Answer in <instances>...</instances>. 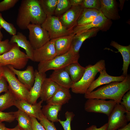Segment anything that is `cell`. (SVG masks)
I'll use <instances>...</instances> for the list:
<instances>
[{"mask_svg": "<svg viewBox=\"0 0 130 130\" xmlns=\"http://www.w3.org/2000/svg\"><path fill=\"white\" fill-rule=\"evenodd\" d=\"M46 16L39 0H22L19 8L16 23L20 29L25 30L31 24L41 25Z\"/></svg>", "mask_w": 130, "mask_h": 130, "instance_id": "obj_1", "label": "cell"}, {"mask_svg": "<svg viewBox=\"0 0 130 130\" xmlns=\"http://www.w3.org/2000/svg\"><path fill=\"white\" fill-rule=\"evenodd\" d=\"M130 90V75L127 74L122 81L114 82L106 84L96 90L85 94L84 97L87 99H109L120 104L124 95Z\"/></svg>", "mask_w": 130, "mask_h": 130, "instance_id": "obj_2", "label": "cell"}, {"mask_svg": "<svg viewBox=\"0 0 130 130\" xmlns=\"http://www.w3.org/2000/svg\"><path fill=\"white\" fill-rule=\"evenodd\" d=\"M85 71L80 79L74 83L71 88L72 92L77 94H85L97 73L105 67L104 60L101 59L92 65H89L85 67Z\"/></svg>", "mask_w": 130, "mask_h": 130, "instance_id": "obj_3", "label": "cell"}, {"mask_svg": "<svg viewBox=\"0 0 130 130\" xmlns=\"http://www.w3.org/2000/svg\"><path fill=\"white\" fill-rule=\"evenodd\" d=\"M80 57L79 54L75 53L70 48L65 54L57 56L50 60L39 63L37 70L39 72L46 73L49 70L65 68L72 64L78 62Z\"/></svg>", "mask_w": 130, "mask_h": 130, "instance_id": "obj_4", "label": "cell"}, {"mask_svg": "<svg viewBox=\"0 0 130 130\" xmlns=\"http://www.w3.org/2000/svg\"><path fill=\"white\" fill-rule=\"evenodd\" d=\"M29 59L26 54L21 51L15 43L9 51L0 55V63L3 66L10 65L18 70L24 68Z\"/></svg>", "mask_w": 130, "mask_h": 130, "instance_id": "obj_5", "label": "cell"}, {"mask_svg": "<svg viewBox=\"0 0 130 130\" xmlns=\"http://www.w3.org/2000/svg\"><path fill=\"white\" fill-rule=\"evenodd\" d=\"M3 76L7 83L8 90L13 94L16 99L27 101L29 90L18 80L7 66H4Z\"/></svg>", "mask_w": 130, "mask_h": 130, "instance_id": "obj_6", "label": "cell"}, {"mask_svg": "<svg viewBox=\"0 0 130 130\" xmlns=\"http://www.w3.org/2000/svg\"><path fill=\"white\" fill-rule=\"evenodd\" d=\"M41 26L47 32L51 40L73 33L72 31L66 29L62 24L59 17L54 15L47 16Z\"/></svg>", "mask_w": 130, "mask_h": 130, "instance_id": "obj_7", "label": "cell"}, {"mask_svg": "<svg viewBox=\"0 0 130 130\" xmlns=\"http://www.w3.org/2000/svg\"><path fill=\"white\" fill-rule=\"evenodd\" d=\"M117 103L112 100L89 99L85 102L84 108L87 112L103 113L108 117Z\"/></svg>", "mask_w": 130, "mask_h": 130, "instance_id": "obj_8", "label": "cell"}, {"mask_svg": "<svg viewBox=\"0 0 130 130\" xmlns=\"http://www.w3.org/2000/svg\"><path fill=\"white\" fill-rule=\"evenodd\" d=\"M27 29L29 31V41L34 50L40 47L51 40L48 32L41 25L31 24Z\"/></svg>", "mask_w": 130, "mask_h": 130, "instance_id": "obj_9", "label": "cell"}, {"mask_svg": "<svg viewBox=\"0 0 130 130\" xmlns=\"http://www.w3.org/2000/svg\"><path fill=\"white\" fill-rule=\"evenodd\" d=\"M126 110L120 103H117L108 117L107 130H117L128 124L125 113Z\"/></svg>", "mask_w": 130, "mask_h": 130, "instance_id": "obj_10", "label": "cell"}, {"mask_svg": "<svg viewBox=\"0 0 130 130\" xmlns=\"http://www.w3.org/2000/svg\"><path fill=\"white\" fill-rule=\"evenodd\" d=\"M83 9L81 5L72 6L59 17L63 26L67 30L72 31L77 26V22Z\"/></svg>", "mask_w": 130, "mask_h": 130, "instance_id": "obj_11", "label": "cell"}, {"mask_svg": "<svg viewBox=\"0 0 130 130\" xmlns=\"http://www.w3.org/2000/svg\"><path fill=\"white\" fill-rule=\"evenodd\" d=\"M112 23V20L105 17L101 12L92 22L87 24L77 26L72 31L75 34L91 29L97 28L102 32H106L110 29Z\"/></svg>", "mask_w": 130, "mask_h": 130, "instance_id": "obj_12", "label": "cell"}, {"mask_svg": "<svg viewBox=\"0 0 130 130\" xmlns=\"http://www.w3.org/2000/svg\"><path fill=\"white\" fill-rule=\"evenodd\" d=\"M56 56L54 40L52 39L40 47L34 50L33 61L39 63L48 61Z\"/></svg>", "mask_w": 130, "mask_h": 130, "instance_id": "obj_13", "label": "cell"}, {"mask_svg": "<svg viewBox=\"0 0 130 130\" xmlns=\"http://www.w3.org/2000/svg\"><path fill=\"white\" fill-rule=\"evenodd\" d=\"M7 66L17 76L18 80L30 90L33 85L35 80V72L33 67L29 65L25 70L20 71L10 65Z\"/></svg>", "mask_w": 130, "mask_h": 130, "instance_id": "obj_14", "label": "cell"}, {"mask_svg": "<svg viewBox=\"0 0 130 130\" xmlns=\"http://www.w3.org/2000/svg\"><path fill=\"white\" fill-rule=\"evenodd\" d=\"M43 101L41 100L38 103L32 104L26 100L16 99L14 106L30 117H35L39 120Z\"/></svg>", "mask_w": 130, "mask_h": 130, "instance_id": "obj_15", "label": "cell"}, {"mask_svg": "<svg viewBox=\"0 0 130 130\" xmlns=\"http://www.w3.org/2000/svg\"><path fill=\"white\" fill-rule=\"evenodd\" d=\"M99 72L100 73L99 76L92 82L85 94L91 92L98 87L102 85L114 82H121L125 78L122 75L118 76L109 75L106 72L105 67L101 70Z\"/></svg>", "mask_w": 130, "mask_h": 130, "instance_id": "obj_16", "label": "cell"}, {"mask_svg": "<svg viewBox=\"0 0 130 130\" xmlns=\"http://www.w3.org/2000/svg\"><path fill=\"white\" fill-rule=\"evenodd\" d=\"M101 7L100 11L107 19L112 20L119 19L117 3L115 0H100Z\"/></svg>", "mask_w": 130, "mask_h": 130, "instance_id": "obj_17", "label": "cell"}, {"mask_svg": "<svg viewBox=\"0 0 130 130\" xmlns=\"http://www.w3.org/2000/svg\"><path fill=\"white\" fill-rule=\"evenodd\" d=\"M35 80L32 87L29 90L27 101L34 104L37 103L38 99L40 97L43 83L46 78V73H40L37 70H35Z\"/></svg>", "mask_w": 130, "mask_h": 130, "instance_id": "obj_18", "label": "cell"}, {"mask_svg": "<svg viewBox=\"0 0 130 130\" xmlns=\"http://www.w3.org/2000/svg\"><path fill=\"white\" fill-rule=\"evenodd\" d=\"M100 31L98 28H94L75 34L71 48L75 53L79 54L80 49L84 42L87 39L96 36Z\"/></svg>", "mask_w": 130, "mask_h": 130, "instance_id": "obj_19", "label": "cell"}, {"mask_svg": "<svg viewBox=\"0 0 130 130\" xmlns=\"http://www.w3.org/2000/svg\"><path fill=\"white\" fill-rule=\"evenodd\" d=\"M49 78L59 86L69 89L73 84L65 68L53 70Z\"/></svg>", "mask_w": 130, "mask_h": 130, "instance_id": "obj_20", "label": "cell"}, {"mask_svg": "<svg viewBox=\"0 0 130 130\" xmlns=\"http://www.w3.org/2000/svg\"><path fill=\"white\" fill-rule=\"evenodd\" d=\"M9 41L11 43L17 44L20 47L23 48L25 50L26 53L29 59L33 61L34 50L25 35L19 32L16 34L12 36Z\"/></svg>", "mask_w": 130, "mask_h": 130, "instance_id": "obj_21", "label": "cell"}, {"mask_svg": "<svg viewBox=\"0 0 130 130\" xmlns=\"http://www.w3.org/2000/svg\"><path fill=\"white\" fill-rule=\"evenodd\" d=\"M59 86L50 78H46L42 85L40 98L43 101H47L55 94Z\"/></svg>", "mask_w": 130, "mask_h": 130, "instance_id": "obj_22", "label": "cell"}, {"mask_svg": "<svg viewBox=\"0 0 130 130\" xmlns=\"http://www.w3.org/2000/svg\"><path fill=\"white\" fill-rule=\"evenodd\" d=\"M110 45L116 49L122 56L123 61L122 75L126 77L128 74V69L130 64V45L123 46L115 41L112 40Z\"/></svg>", "mask_w": 130, "mask_h": 130, "instance_id": "obj_23", "label": "cell"}, {"mask_svg": "<svg viewBox=\"0 0 130 130\" xmlns=\"http://www.w3.org/2000/svg\"><path fill=\"white\" fill-rule=\"evenodd\" d=\"M75 34L72 33L54 39L57 56L65 54L69 51Z\"/></svg>", "mask_w": 130, "mask_h": 130, "instance_id": "obj_24", "label": "cell"}, {"mask_svg": "<svg viewBox=\"0 0 130 130\" xmlns=\"http://www.w3.org/2000/svg\"><path fill=\"white\" fill-rule=\"evenodd\" d=\"M71 98L69 89L59 86L54 95L46 102L47 104L62 105L68 103Z\"/></svg>", "mask_w": 130, "mask_h": 130, "instance_id": "obj_25", "label": "cell"}, {"mask_svg": "<svg viewBox=\"0 0 130 130\" xmlns=\"http://www.w3.org/2000/svg\"><path fill=\"white\" fill-rule=\"evenodd\" d=\"M62 106L58 104H47L42 106L41 112L49 120L53 123L58 122L60 119L58 117V114Z\"/></svg>", "mask_w": 130, "mask_h": 130, "instance_id": "obj_26", "label": "cell"}, {"mask_svg": "<svg viewBox=\"0 0 130 130\" xmlns=\"http://www.w3.org/2000/svg\"><path fill=\"white\" fill-rule=\"evenodd\" d=\"M74 83L79 81L83 76L85 67L81 66L78 62L72 64L65 68Z\"/></svg>", "mask_w": 130, "mask_h": 130, "instance_id": "obj_27", "label": "cell"}, {"mask_svg": "<svg viewBox=\"0 0 130 130\" xmlns=\"http://www.w3.org/2000/svg\"><path fill=\"white\" fill-rule=\"evenodd\" d=\"M101 12L100 10L96 9L84 8L77 22V26L84 25L91 23Z\"/></svg>", "mask_w": 130, "mask_h": 130, "instance_id": "obj_28", "label": "cell"}, {"mask_svg": "<svg viewBox=\"0 0 130 130\" xmlns=\"http://www.w3.org/2000/svg\"><path fill=\"white\" fill-rule=\"evenodd\" d=\"M15 119L18 122V125L24 130H32L30 117L20 110L14 112Z\"/></svg>", "mask_w": 130, "mask_h": 130, "instance_id": "obj_29", "label": "cell"}, {"mask_svg": "<svg viewBox=\"0 0 130 130\" xmlns=\"http://www.w3.org/2000/svg\"><path fill=\"white\" fill-rule=\"evenodd\" d=\"M16 100L14 95L9 90L4 94L0 95V111H2L14 106Z\"/></svg>", "mask_w": 130, "mask_h": 130, "instance_id": "obj_30", "label": "cell"}, {"mask_svg": "<svg viewBox=\"0 0 130 130\" xmlns=\"http://www.w3.org/2000/svg\"><path fill=\"white\" fill-rule=\"evenodd\" d=\"M41 6L47 16L54 15L58 0H39Z\"/></svg>", "mask_w": 130, "mask_h": 130, "instance_id": "obj_31", "label": "cell"}, {"mask_svg": "<svg viewBox=\"0 0 130 130\" xmlns=\"http://www.w3.org/2000/svg\"><path fill=\"white\" fill-rule=\"evenodd\" d=\"M72 6L69 0H58L54 15L59 17Z\"/></svg>", "mask_w": 130, "mask_h": 130, "instance_id": "obj_32", "label": "cell"}, {"mask_svg": "<svg viewBox=\"0 0 130 130\" xmlns=\"http://www.w3.org/2000/svg\"><path fill=\"white\" fill-rule=\"evenodd\" d=\"M75 116L72 112L67 111L65 113V120L63 121L60 119L58 122L62 127L64 130H72L71 123Z\"/></svg>", "mask_w": 130, "mask_h": 130, "instance_id": "obj_33", "label": "cell"}, {"mask_svg": "<svg viewBox=\"0 0 130 130\" xmlns=\"http://www.w3.org/2000/svg\"><path fill=\"white\" fill-rule=\"evenodd\" d=\"M0 25L10 34L13 35L16 34L17 30L14 25L6 21L0 12Z\"/></svg>", "mask_w": 130, "mask_h": 130, "instance_id": "obj_34", "label": "cell"}, {"mask_svg": "<svg viewBox=\"0 0 130 130\" xmlns=\"http://www.w3.org/2000/svg\"><path fill=\"white\" fill-rule=\"evenodd\" d=\"M81 5L84 8L100 10L101 2L100 0H83Z\"/></svg>", "mask_w": 130, "mask_h": 130, "instance_id": "obj_35", "label": "cell"}, {"mask_svg": "<svg viewBox=\"0 0 130 130\" xmlns=\"http://www.w3.org/2000/svg\"><path fill=\"white\" fill-rule=\"evenodd\" d=\"M39 120L46 130H57L54 123L48 120L43 114L41 112L40 114Z\"/></svg>", "mask_w": 130, "mask_h": 130, "instance_id": "obj_36", "label": "cell"}, {"mask_svg": "<svg viewBox=\"0 0 130 130\" xmlns=\"http://www.w3.org/2000/svg\"><path fill=\"white\" fill-rule=\"evenodd\" d=\"M18 0H4L0 2V12L8 10L13 7Z\"/></svg>", "mask_w": 130, "mask_h": 130, "instance_id": "obj_37", "label": "cell"}, {"mask_svg": "<svg viewBox=\"0 0 130 130\" xmlns=\"http://www.w3.org/2000/svg\"><path fill=\"white\" fill-rule=\"evenodd\" d=\"M15 119L14 112H6L0 111V122L10 123Z\"/></svg>", "mask_w": 130, "mask_h": 130, "instance_id": "obj_38", "label": "cell"}, {"mask_svg": "<svg viewBox=\"0 0 130 130\" xmlns=\"http://www.w3.org/2000/svg\"><path fill=\"white\" fill-rule=\"evenodd\" d=\"M14 43H11L6 39L0 42V55L9 51L12 48Z\"/></svg>", "mask_w": 130, "mask_h": 130, "instance_id": "obj_39", "label": "cell"}, {"mask_svg": "<svg viewBox=\"0 0 130 130\" xmlns=\"http://www.w3.org/2000/svg\"><path fill=\"white\" fill-rule=\"evenodd\" d=\"M120 104L124 107L126 111H130V90L124 95Z\"/></svg>", "mask_w": 130, "mask_h": 130, "instance_id": "obj_40", "label": "cell"}, {"mask_svg": "<svg viewBox=\"0 0 130 130\" xmlns=\"http://www.w3.org/2000/svg\"><path fill=\"white\" fill-rule=\"evenodd\" d=\"M31 120L32 130H46L42 125L36 118L30 117Z\"/></svg>", "mask_w": 130, "mask_h": 130, "instance_id": "obj_41", "label": "cell"}, {"mask_svg": "<svg viewBox=\"0 0 130 130\" xmlns=\"http://www.w3.org/2000/svg\"><path fill=\"white\" fill-rule=\"evenodd\" d=\"M8 90L7 83L3 76L0 79V94L3 92H5Z\"/></svg>", "mask_w": 130, "mask_h": 130, "instance_id": "obj_42", "label": "cell"}, {"mask_svg": "<svg viewBox=\"0 0 130 130\" xmlns=\"http://www.w3.org/2000/svg\"><path fill=\"white\" fill-rule=\"evenodd\" d=\"M107 123H106L100 128H98L96 125H92L85 130H107Z\"/></svg>", "mask_w": 130, "mask_h": 130, "instance_id": "obj_43", "label": "cell"}, {"mask_svg": "<svg viewBox=\"0 0 130 130\" xmlns=\"http://www.w3.org/2000/svg\"><path fill=\"white\" fill-rule=\"evenodd\" d=\"M72 6L81 5L83 0H69Z\"/></svg>", "mask_w": 130, "mask_h": 130, "instance_id": "obj_44", "label": "cell"}, {"mask_svg": "<svg viewBox=\"0 0 130 130\" xmlns=\"http://www.w3.org/2000/svg\"><path fill=\"white\" fill-rule=\"evenodd\" d=\"M9 129L4 124L0 122V130H8Z\"/></svg>", "mask_w": 130, "mask_h": 130, "instance_id": "obj_45", "label": "cell"}, {"mask_svg": "<svg viewBox=\"0 0 130 130\" xmlns=\"http://www.w3.org/2000/svg\"><path fill=\"white\" fill-rule=\"evenodd\" d=\"M125 0H119V7L120 10L122 11L123 10L124 6V5Z\"/></svg>", "mask_w": 130, "mask_h": 130, "instance_id": "obj_46", "label": "cell"}, {"mask_svg": "<svg viewBox=\"0 0 130 130\" xmlns=\"http://www.w3.org/2000/svg\"><path fill=\"white\" fill-rule=\"evenodd\" d=\"M117 130H130V123H128L124 127Z\"/></svg>", "mask_w": 130, "mask_h": 130, "instance_id": "obj_47", "label": "cell"}, {"mask_svg": "<svg viewBox=\"0 0 130 130\" xmlns=\"http://www.w3.org/2000/svg\"><path fill=\"white\" fill-rule=\"evenodd\" d=\"M3 72L4 66H2L0 67V79L3 77Z\"/></svg>", "mask_w": 130, "mask_h": 130, "instance_id": "obj_48", "label": "cell"}, {"mask_svg": "<svg viewBox=\"0 0 130 130\" xmlns=\"http://www.w3.org/2000/svg\"><path fill=\"white\" fill-rule=\"evenodd\" d=\"M8 130H24L20 127L18 125L14 128H9Z\"/></svg>", "mask_w": 130, "mask_h": 130, "instance_id": "obj_49", "label": "cell"}, {"mask_svg": "<svg viewBox=\"0 0 130 130\" xmlns=\"http://www.w3.org/2000/svg\"><path fill=\"white\" fill-rule=\"evenodd\" d=\"M126 119L128 122L130 121V111H126Z\"/></svg>", "mask_w": 130, "mask_h": 130, "instance_id": "obj_50", "label": "cell"}, {"mask_svg": "<svg viewBox=\"0 0 130 130\" xmlns=\"http://www.w3.org/2000/svg\"><path fill=\"white\" fill-rule=\"evenodd\" d=\"M2 28V27L0 25V42L2 41L3 37V35L1 31V29Z\"/></svg>", "mask_w": 130, "mask_h": 130, "instance_id": "obj_51", "label": "cell"}, {"mask_svg": "<svg viewBox=\"0 0 130 130\" xmlns=\"http://www.w3.org/2000/svg\"><path fill=\"white\" fill-rule=\"evenodd\" d=\"M3 66L1 63H0V67L1 66Z\"/></svg>", "mask_w": 130, "mask_h": 130, "instance_id": "obj_52", "label": "cell"}]
</instances>
